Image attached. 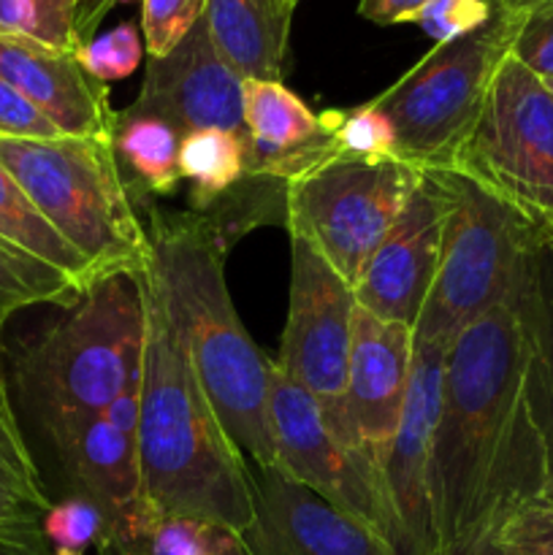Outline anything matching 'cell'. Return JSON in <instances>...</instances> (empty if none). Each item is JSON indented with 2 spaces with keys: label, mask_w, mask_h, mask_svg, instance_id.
Here are the masks:
<instances>
[{
  "label": "cell",
  "mask_w": 553,
  "mask_h": 555,
  "mask_svg": "<svg viewBox=\"0 0 553 555\" xmlns=\"http://www.w3.org/2000/svg\"><path fill=\"white\" fill-rule=\"evenodd\" d=\"M545 85H548V90H551V95H553V79H548Z\"/></svg>",
  "instance_id": "ee69618b"
},
{
  "label": "cell",
  "mask_w": 553,
  "mask_h": 555,
  "mask_svg": "<svg viewBox=\"0 0 553 555\" xmlns=\"http://www.w3.org/2000/svg\"><path fill=\"white\" fill-rule=\"evenodd\" d=\"M421 177V166L399 157L361 160L329 155L287 179L285 228L318 249L352 287L404 211Z\"/></svg>",
  "instance_id": "9c48e42d"
},
{
  "label": "cell",
  "mask_w": 553,
  "mask_h": 555,
  "mask_svg": "<svg viewBox=\"0 0 553 555\" xmlns=\"http://www.w3.org/2000/svg\"><path fill=\"white\" fill-rule=\"evenodd\" d=\"M60 130L47 114L33 106L20 90L0 79V139L47 141L60 139Z\"/></svg>",
  "instance_id": "e575fe53"
},
{
  "label": "cell",
  "mask_w": 553,
  "mask_h": 555,
  "mask_svg": "<svg viewBox=\"0 0 553 555\" xmlns=\"http://www.w3.org/2000/svg\"><path fill=\"white\" fill-rule=\"evenodd\" d=\"M103 421L114 426L123 434H136L139 437V421H141V383L130 385L128 390L117 396L106 410L101 412Z\"/></svg>",
  "instance_id": "d590c367"
},
{
  "label": "cell",
  "mask_w": 553,
  "mask_h": 555,
  "mask_svg": "<svg viewBox=\"0 0 553 555\" xmlns=\"http://www.w3.org/2000/svg\"><path fill=\"white\" fill-rule=\"evenodd\" d=\"M9 393V385H5V374H3V363H0V396Z\"/></svg>",
  "instance_id": "60d3db41"
},
{
  "label": "cell",
  "mask_w": 553,
  "mask_h": 555,
  "mask_svg": "<svg viewBox=\"0 0 553 555\" xmlns=\"http://www.w3.org/2000/svg\"><path fill=\"white\" fill-rule=\"evenodd\" d=\"M125 112L166 119L179 135L209 128L244 133V79L222 57L204 16L171 52L150 57Z\"/></svg>",
  "instance_id": "5bb4252c"
},
{
  "label": "cell",
  "mask_w": 553,
  "mask_h": 555,
  "mask_svg": "<svg viewBox=\"0 0 553 555\" xmlns=\"http://www.w3.org/2000/svg\"><path fill=\"white\" fill-rule=\"evenodd\" d=\"M445 171L450 206L437 274L412 328L415 347L450 350L475 320L513 293L531 249L545 238L493 195Z\"/></svg>",
  "instance_id": "8992f818"
},
{
  "label": "cell",
  "mask_w": 553,
  "mask_h": 555,
  "mask_svg": "<svg viewBox=\"0 0 553 555\" xmlns=\"http://www.w3.org/2000/svg\"><path fill=\"white\" fill-rule=\"evenodd\" d=\"M287 3H291V5H298V0H287Z\"/></svg>",
  "instance_id": "f6af8a7d"
},
{
  "label": "cell",
  "mask_w": 553,
  "mask_h": 555,
  "mask_svg": "<svg viewBox=\"0 0 553 555\" xmlns=\"http://www.w3.org/2000/svg\"><path fill=\"white\" fill-rule=\"evenodd\" d=\"M81 0H0V36L25 38L57 52H79Z\"/></svg>",
  "instance_id": "484cf974"
},
{
  "label": "cell",
  "mask_w": 553,
  "mask_h": 555,
  "mask_svg": "<svg viewBox=\"0 0 553 555\" xmlns=\"http://www.w3.org/2000/svg\"><path fill=\"white\" fill-rule=\"evenodd\" d=\"M139 461L146 502L242 534L253 520L249 464L201 388L152 263L144 269Z\"/></svg>",
  "instance_id": "7a4b0ae2"
},
{
  "label": "cell",
  "mask_w": 553,
  "mask_h": 555,
  "mask_svg": "<svg viewBox=\"0 0 553 555\" xmlns=\"http://www.w3.org/2000/svg\"><path fill=\"white\" fill-rule=\"evenodd\" d=\"M106 9H103V0H81V9H79V33H81V41H90L92 30H95L98 22L103 20Z\"/></svg>",
  "instance_id": "f35d334b"
},
{
  "label": "cell",
  "mask_w": 553,
  "mask_h": 555,
  "mask_svg": "<svg viewBox=\"0 0 553 555\" xmlns=\"http://www.w3.org/2000/svg\"><path fill=\"white\" fill-rule=\"evenodd\" d=\"M491 9L493 0H428L410 22L434 38V43H445L480 27Z\"/></svg>",
  "instance_id": "836d02e7"
},
{
  "label": "cell",
  "mask_w": 553,
  "mask_h": 555,
  "mask_svg": "<svg viewBox=\"0 0 553 555\" xmlns=\"http://www.w3.org/2000/svg\"><path fill=\"white\" fill-rule=\"evenodd\" d=\"M513 36L515 3L493 0L491 16L480 27L453 41L434 43L426 57L369 101L394 125V157L421 168H448L480 117Z\"/></svg>",
  "instance_id": "52a82bcc"
},
{
  "label": "cell",
  "mask_w": 553,
  "mask_h": 555,
  "mask_svg": "<svg viewBox=\"0 0 553 555\" xmlns=\"http://www.w3.org/2000/svg\"><path fill=\"white\" fill-rule=\"evenodd\" d=\"M144 269L95 276L22 350L16 383L41 428L101 415L123 390L141 383Z\"/></svg>",
  "instance_id": "277c9868"
},
{
  "label": "cell",
  "mask_w": 553,
  "mask_h": 555,
  "mask_svg": "<svg viewBox=\"0 0 553 555\" xmlns=\"http://www.w3.org/2000/svg\"><path fill=\"white\" fill-rule=\"evenodd\" d=\"M428 0H361L358 14L374 25H399L410 22Z\"/></svg>",
  "instance_id": "8d00e7d4"
},
{
  "label": "cell",
  "mask_w": 553,
  "mask_h": 555,
  "mask_svg": "<svg viewBox=\"0 0 553 555\" xmlns=\"http://www.w3.org/2000/svg\"><path fill=\"white\" fill-rule=\"evenodd\" d=\"M450 193L442 168H423L421 184L407 201L372 258L352 285L356 304L374 318L415 328L423 312L442 247Z\"/></svg>",
  "instance_id": "4fadbf2b"
},
{
  "label": "cell",
  "mask_w": 553,
  "mask_h": 555,
  "mask_svg": "<svg viewBox=\"0 0 553 555\" xmlns=\"http://www.w3.org/2000/svg\"><path fill=\"white\" fill-rule=\"evenodd\" d=\"M412 361V331L401 323L374 318L356 304L345 404L358 455L377 472H383L385 453L404 412Z\"/></svg>",
  "instance_id": "e0dca14e"
},
{
  "label": "cell",
  "mask_w": 553,
  "mask_h": 555,
  "mask_svg": "<svg viewBox=\"0 0 553 555\" xmlns=\"http://www.w3.org/2000/svg\"><path fill=\"white\" fill-rule=\"evenodd\" d=\"M0 555H27V553H22V551H16V547H11V545H5V542H0Z\"/></svg>",
  "instance_id": "ab89813d"
},
{
  "label": "cell",
  "mask_w": 553,
  "mask_h": 555,
  "mask_svg": "<svg viewBox=\"0 0 553 555\" xmlns=\"http://www.w3.org/2000/svg\"><path fill=\"white\" fill-rule=\"evenodd\" d=\"M0 79L41 108L63 135H114L117 112L108 103L106 85L92 79L74 52H57L25 38L0 36Z\"/></svg>",
  "instance_id": "ac0fdd59"
},
{
  "label": "cell",
  "mask_w": 553,
  "mask_h": 555,
  "mask_svg": "<svg viewBox=\"0 0 553 555\" xmlns=\"http://www.w3.org/2000/svg\"><path fill=\"white\" fill-rule=\"evenodd\" d=\"M497 526L480 529L477 534H472V537H466V540L455 542L453 547H448V551H442L439 555H499Z\"/></svg>",
  "instance_id": "74e56055"
},
{
  "label": "cell",
  "mask_w": 553,
  "mask_h": 555,
  "mask_svg": "<svg viewBox=\"0 0 553 555\" xmlns=\"http://www.w3.org/2000/svg\"><path fill=\"white\" fill-rule=\"evenodd\" d=\"M253 520L236 537L242 555H394L380 537L282 475L249 466Z\"/></svg>",
  "instance_id": "2e32d148"
},
{
  "label": "cell",
  "mask_w": 553,
  "mask_h": 555,
  "mask_svg": "<svg viewBox=\"0 0 553 555\" xmlns=\"http://www.w3.org/2000/svg\"><path fill=\"white\" fill-rule=\"evenodd\" d=\"M0 163L92 274L150 263V233L125 188L112 139H0Z\"/></svg>",
  "instance_id": "5b68a950"
},
{
  "label": "cell",
  "mask_w": 553,
  "mask_h": 555,
  "mask_svg": "<svg viewBox=\"0 0 553 555\" xmlns=\"http://www.w3.org/2000/svg\"><path fill=\"white\" fill-rule=\"evenodd\" d=\"M206 0H141V36L146 54L163 57L171 52L204 16Z\"/></svg>",
  "instance_id": "d6a6232c"
},
{
  "label": "cell",
  "mask_w": 553,
  "mask_h": 555,
  "mask_svg": "<svg viewBox=\"0 0 553 555\" xmlns=\"http://www.w3.org/2000/svg\"><path fill=\"white\" fill-rule=\"evenodd\" d=\"M513 3L515 36L510 54L542 81L553 79V0H513Z\"/></svg>",
  "instance_id": "4dcf8cb0"
},
{
  "label": "cell",
  "mask_w": 553,
  "mask_h": 555,
  "mask_svg": "<svg viewBox=\"0 0 553 555\" xmlns=\"http://www.w3.org/2000/svg\"><path fill=\"white\" fill-rule=\"evenodd\" d=\"M179 173L190 182V206L204 211L247 177V133L193 130L179 141Z\"/></svg>",
  "instance_id": "cb8c5ba5"
},
{
  "label": "cell",
  "mask_w": 553,
  "mask_h": 555,
  "mask_svg": "<svg viewBox=\"0 0 553 555\" xmlns=\"http://www.w3.org/2000/svg\"><path fill=\"white\" fill-rule=\"evenodd\" d=\"M52 502L25 442L11 396H0V542L27 555H52L43 515Z\"/></svg>",
  "instance_id": "44dd1931"
},
{
  "label": "cell",
  "mask_w": 553,
  "mask_h": 555,
  "mask_svg": "<svg viewBox=\"0 0 553 555\" xmlns=\"http://www.w3.org/2000/svg\"><path fill=\"white\" fill-rule=\"evenodd\" d=\"M526 331V388L545 450V496H553V271L548 236L531 249L515 285Z\"/></svg>",
  "instance_id": "ffe728a7"
},
{
  "label": "cell",
  "mask_w": 553,
  "mask_h": 555,
  "mask_svg": "<svg viewBox=\"0 0 553 555\" xmlns=\"http://www.w3.org/2000/svg\"><path fill=\"white\" fill-rule=\"evenodd\" d=\"M269 417L276 469L380 537L394 555H407L380 472L331 434L318 401L301 385L287 379L274 361L269 379Z\"/></svg>",
  "instance_id": "8fae6325"
},
{
  "label": "cell",
  "mask_w": 553,
  "mask_h": 555,
  "mask_svg": "<svg viewBox=\"0 0 553 555\" xmlns=\"http://www.w3.org/2000/svg\"><path fill=\"white\" fill-rule=\"evenodd\" d=\"M68 482V496L90 499L103 509L112 531L106 555H141L146 531L160 509L141 486L139 437L95 417H70L41 428Z\"/></svg>",
  "instance_id": "7c38bea8"
},
{
  "label": "cell",
  "mask_w": 553,
  "mask_h": 555,
  "mask_svg": "<svg viewBox=\"0 0 553 555\" xmlns=\"http://www.w3.org/2000/svg\"><path fill=\"white\" fill-rule=\"evenodd\" d=\"M43 537L54 551L85 553L87 547H95L101 555L108 553L112 542L103 509L81 496H65L63 502L49 507L43 515Z\"/></svg>",
  "instance_id": "83f0119b"
},
{
  "label": "cell",
  "mask_w": 553,
  "mask_h": 555,
  "mask_svg": "<svg viewBox=\"0 0 553 555\" xmlns=\"http://www.w3.org/2000/svg\"><path fill=\"white\" fill-rule=\"evenodd\" d=\"M518 285V282H515ZM545 450L526 388V331L515 287L445 352L432 448L439 553L545 493Z\"/></svg>",
  "instance_id": "6da1fadb"
},
{
  "label": "cell",
  "mask_w": 553,
  "mask_h": 555,
  "mask_svg": "<svg viewBox=\"0 0 553 555\" xmlns=\"http://www.w3.org/2000/svg\"><path fill=\"white\" fill-rule=\"evenodd\" d=\"M334 146L336 155L383 160L394 157L396 130L380 108L363 103L352 112H334Z\"/></svg>",
  "instance_id": "f1b7e54d"
},
{
  "label": "cell",
  "mask_w": 553,
  "mask_h": 555,
  "mask_svg": "<svg viewBox=\"0 0 553 555\" xmlns=\"http://www.w3.org/2000/svg\"><path fill=\"white\" fill-rule=\"evenodd\" d=\"M0 242L63 271L68 280L76 282L79 291H85L95 280L90 263L49 225L47 217L36 209L30 195L22 190V184L3 163H0Z\"/></svg>",
  "instance_id": "603a6c76"
},
{
  "label": "cell",
  "mask_w": 553,
  "mask_h": 555,
  "mask_svg": "<svg viewBox=\"0 0 553 555\" xmlns=\"http://www.w3.org/2000/svg\"><path fill=\"white\" fill-rule=\"evenodd\" d=\"M76 57H79L81 68L92 79H98L101 85H108V81L128 79L139 68L141 57H144V43H141L136 25L123 22V25L112 27L103 36H95L87 43H81Z\"/></svg>",
  "instance_id": "1f68e13d"
},
{
  "label": "cell",
  "mask_w": 553,
  "mask_h": 555,
  "mask_svg": "<svg viewBox=\"0 0 553 555\" xmlns=\"http://www.w3.org/2000/svg\"><path fill=\"white\" fill-rule=\"evenodd\" d=\"M52 555H85V553H76V551H52Z\"/></svg>",
  "instance_id": "7bdbcfd3"
},
{
  "label": "cell",
  "mask_w": 553,
  "mask_h": 555,
  "mask_svg": "<svg viewBox=\"0 0 553 555\" xmlns=\"http://www.w3.org/2000/svg\"><path fill=\"white\" fill-rule=\"evenodd\" d=\"M499 555H553V496H535L497 526Z\"/></svg>",
  "instance_id": "f546056e"
},
{
  "label": "cell",
  "mask_w": 553,
  "mask_h": 555,
  "mask_svg": "<svg viewBox=\"0 0 553 555\" xmlns=\"http://www.w3.org/2000/svg\"><path fill=\"white\" fill-rule=\"evenodd\" d=\"M179 141L182 135L166 119L117 112L112 144L125 188L136 206L146 204V198H166L177 193L182 182Z\"/></svg>",
  "instance_id": "7402d4cb"
},
{
  "label": "cell",
  "mask_w": 553,
  "mask_h": 555,
  "mask_svg": "<svg viewBox=\"0 0 553 555\" xmlns=\"http://www.w3.org/2000/svg\"><path fill=\"white\" fill-rule=\"evenodd\" d=\"M445 352L448 350L437 347H415L404 412L380 472L407 555H439L432 507V448L442 396Z\"/></svg>",
  "instance_id": "9a60e30c"
},
{
  "label": "cell",
  "mask_w": 553,
  "mask_h": 555,
  "mask_svg": "<svg viewBox=\"0 0 553 555\" xmlns=\"http://www.w3.org/2000/svg\"><path fill=\"white\" fill-rule=\"evenodd\" d=\"M141 555H242L236 534L204 520L157 513Z\"/></svg>",
  "instance_id": "4316f807"
},
{
  "label": "cell",
  "mask_w": 553,
  "mask_h": 555,
  "mask_svg": "<svg viewBox=\"0 0 553 555\" xmlns=\"http://www.w3.org/2000/svg\"><path fill=\"white\" fill-rule=\"evenodd\" d=\"M548 253H551V271H553V236H548Z\"/></svg>",
  "instance_id": "b9f144b4"
},
{
  "label": "cell",
  "mask_w": 553,
  "mask_h": 555,
  "mask_svg": "<svg viewBox=\"0 0 553 555\" xmlns=\"http://www.w3.org/2000/svg\"><path fill=\"white\" fill-rule=\"evenodd\" d=\"M293 11L296 5L287 0H206L204 20L244 81H282Z\"/></svg>",
  "instance_id": "d6986e66"
},
{
  "label": "cell",
  "mask_w": 553,
  "mask_h": 555,
  "mask_svg": "<svg viewBox=\"0 0 553 555\" xmlns=\"http://www.w3.org/2000/svg\"><path fill=\"white\" fill-rule=\"evenodd\" d=\"M79 293L76 282L68 280L63 271L0 242V328L14 314L38 304L68 307Z\"/></svg>",
  "instance_id": "d4e9b609"
},
{
  "label": "cell",
  "mask_w": 553,
  "mask_h": 555,
  "mask_svg": "<svg viewBox=\"0 0 553 555\" xmlns=\"http://www.w3.org/2000/svg\"><path fill=\"white\" fill-rule=\"evenodd\" d=\"M352 314V287L318 249L291 236V304L274 366L318 401L331 434L358 455L345 404Z\"/></svg>",
  "instance_id": "30bf717a"
},
{
  "label": "cell",
  "mask_w": 553,
  "mask_h": 555,
  "mask_svg": "<svg viewBox=\"0 0 553 555\" xmlns=\"http://www.w3.org/2000/svg\"><path fill=\"white\" fill-rule=\"evenodd\" d=\"M448 171L553 236V95L513 54L499 65L480 117L453 152Z\"/></svg>",
  "instance_id": "ba28073f"
},
{
  "label": "cell",
  "mask_w": 553,
  "mask_h": 555,
  "mask_svg": "<svg viewBox=\"0 0 553 555\" xmlns=\"http://www.w3.org/2000/svg\"><path fill=\"white\" fill-rule=\"evenodd\" d=\"M150 209V263L201 388L249 466H274L271 361L249 339L226 282V253L201 215Z\"/></svg>",
  "instance_id": "3957f363"
}]
</instances>
